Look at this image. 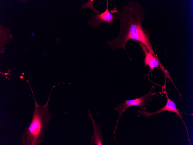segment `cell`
Here are the masks:
<instances>
[{"label": "cell", "instance_id": "6da1fadb", "mask_svg": "<svg viewBox=\"0 0 193 145\" xmlns=\"http://www.w3.org/2000/svg\"><path fill=\"white\" fill-rule=\"evenodd\" d=\"M145 16L144 8L139 2L129 1L116 15V19L120 22V30L117 36L113 40L108 39L106 43L114 51L117 48L123 49L131 60L126 46L128 41L133 40L143 44L149 52L157 58L151 43L150 32L142 26Z\"/></svg>", "mask_w": 193, "mask_h": 145}, {"label": "cell", "instance_id": "7a4b0ae2", "mask_svg": "<svg viewBox=\"0 0 193 145\" xmlns=\"http://www.w3.org/2000/svg\"><path fill=\"white\" fill-rule=\"evenodd\" d=\"M27 81L29 84L35 100V105L31 123L29 127L25 129L22 134V145H38L44 141L43 137L49 122L53 118L49 113L48 104L51 93L55 85L53 87L46 104L41 106L38 105L36 101L29 80H27Z\"/></svg>", "mask_w": 193, "mask_h": 145}, {"label": "cell", "instance_id": "3957f363", "mask_svg": "<svg viewBox=\"0 0 193 145\" xmlns=\"http://www.w3.org/2000/svg\"><path fill=\"white\" fill-rule=\"evenodd\" d=\"M152 91L153 87L148 93L141 97L139 98L136 97L135 99L133 100H125L124 103H120L117 107H112L114 110L117 111L119 114V116L116 120V125L114 131V138L115 132L116 129L118 122L122 114L127 109L133 106H139L141 109H145V108H144V106L149 105L148 103L151 102V98L154 94L153 93Z\"/></svg>", "mask_w": 193, "mask_h": 145}, {"label": "cell", "instance_id": "277c9868", "mask_svg": "<svg viewBox=\"0 0 193 145\" xmlns=\"http://www.w3.org/2000/svg\"><path fill=\"white\" fill-rule=\"evenodd\" d=\"M108 4V1L107 0V8L105 11L100 14H94L88 21L89 25L96 28L106 22L110 26H112L116 19L115 15L109 12Z\"/></svg>", "mask_w": 193, "mask_h": 145}, {"label": "cell", "instance_id": "5b68a950", "mask_svg": "<svg viewBox=\"0 0 193 145\" xmlns=\"http://www.w3.org/2000/svg\"><path fill=\"white\" fill-rule=\"evenodd\" d=\"M165 90V92L166 94V97L167 98V102L166 105L163 107L161 108L159 110L153 113H149L145 111V109H141L140 110L138 111L139 114L149 118L151 115H155L157 114H159L160 113L165 111H168L174 112L176 113L180 118L183 123L187 132L188 136V140L190 143V137L188 134V128L185 124V122L183 120L182 115L180 113L179 111L176 108V104L170 100L168 96L167 93L166 91L165 86H164Z\"/></svg>", "mask_w": 193, "mask_h": 145}, {"label": "cell", "instance_id": "8992f818", "mask_svg": "<svg viewBox=\"0 0 193 145\" xmlns=\"http://www.w3.org/2000/svg\"><path fill=\"white\" fill-rule=\"evenodd\" d=\"M88 114L92 120L94 127V131L93 132V135L91 137V142L90 144L94 145L96 144L97 145H102V133L101 128L99 125L95 122L89 110Z\"/></svg>", "mask_w": 193, "mask_h": 145}, {"label": "cell", "instance_id": "52a82bcc", "mask_svg": "<svg viewBox=\"0 0 193 145\" xmlns=\"http://www.w3.org/2000/svg\"><path fill=\"white\" fill-rule=\"evenodd\" d=\"M137 42L140 45L145 55V58H144V66L148 65L150 67V71L153 70L155 67L158 68L159 64L157 58L149 52L143 44L139 42Z\"/></svg>", "mask_w": 193, "mask_h": 145}, {"label": "cell", "instance_id": "ba28073f", "mask_svg": "<svg viewBox=\"0 0 193 145\" xmlns=\"http://www.w3.org/2000/svg\"><path fill=\"white\" fill-rule=\"evenodd\" d=\"M31 35L33 36H35V34L33 32L31 33Z\"/></svg>", "mask_w": 193, "mask_h": 145}]
</instances>
